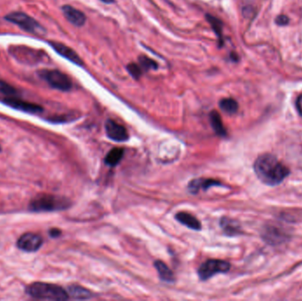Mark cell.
Returning <instances> with one entry per match:
<instances>
[{
  "instance_id": "obj_1",
  "label": "cell",
  "mask_w": 302,
  "mask_h": 301,
  "mask_svg": "<svg viewBox=\"0 0 302 301\" xmlns=\"http://www.w3.org/2000/svg\"><path fill=\"white\" fill-rule=\"evenodd\" d=\"M254 170L260 180L269 187L281 184L290 173L289 169L270 154L260 156L254 162Z\"/></svg>"
},
{
  "instance_id": "obj_2",
  "label": "cell",
  "mask_w": 302,
  "mask_h": 301,
  "mask_svg": "<svg viewBox=\"0 0 302 301\" xmlns=\"http://www.w3.org/2000/svg\"><path fill=\"white\" fill-rule=\"evenodd\" d=\"M26 292L36 300L62 301L69 299L68 293L62 287L48 283H33L27 286Z\"/></svg>"
},
{
  "instance_id": "obj_3",
  "label": "cell",
  "mask_w": 302,
  "mask_h": 301,
  "mask_svg": "<svg viewBox=\"0 0 302 301\" xmlns=\"http://www.w3.org/2000/svg\"><path fill=\"white\" fill-rule=\"evenodd\" d=\"M71 206L69 199L53 195H39L29 203V210L34 212H53L66 211Z\"/></svg>"
},
{
  "instance_id": "obj_4",
  "label": "cell",
  "mask_w": 302,
  "mask_h": 301,
  "mask_svg": "<svg viewBox=\"0 0 302 301\" xmlns=\"http://www.w3.org/2000/svg\"><path fill=\"white\" fill-rule=\"evenodd\" d=\"M6 20L17 25L19 28L26 32L36 35H43L46 30L36 19L22 12H13L5 17Z\"/></svg>"
},
{
  "instance_id": "obj_5",
  "label": "cell",
  "mask_w": 302,
  "mask_h": 301,
  "mask_svg": "<svg viewBox=\"0 0 302 301\" xmlns=\"http://www.w3.org/2000/svg\"><path fill=\"white\" fill-rule=\"evenodd\" d=\"M38 75L53 89L64 92L72 89V82L70 77L58 70L44 69L38 72Z\"/></svg>"
},
{
  "instance_id": "obj_6",
  "label": "cell",
  "mask_w": 302,
  "mask_h": 301,
  "mask_svg": "<svg viewBox=\"0 0 302 301\" xmlns=\"http://www.w3.org/2000/svg\"><path fill=\"white\" fill-rule=\"evenodd\" d=\"M231 264L226 261L211 259L207 260L198 268V276L201 281H206L215 275L224 274L230 270Z\"/></svg>"
},
{
  "instance_id": "obj_7",
  "label": "cell",
  "mask_w": 302,
  "mask_h": 301,
  "mask_svg": "<svg viewBox=\"0 0 302 301\" xmlns=\"http://www.w3.org/2000/svg\"><path fill=\"white\" fill-rule=\"evenodd\" d=\"M43 241V238L40 235L27 232L19 237L17 241V247L27 253H34L41 248Z\"/></svg>"
},
{
  "instance_id": "obj_8",
  "label": "cell",
  "mask_w": 302,
  "mask_h": 301,
  "mask_svg": "<svg viewBox=\"0 0 302 301\" xmlns=\"http://www.w3.org/2000/svg\"><path fill=\"white\" fill-rule=\"evenodd\" d=\"M4 103L5 105L16 109V110H21L27 113L31 114H36L43 111V109L42 106H38L36 104H33L30 102L21 100L18 98L17 96L15 97H5L4 99Z\"/></svg>"
},
{
  "instance_id": "obj_9",
  "label": "cell",
  "mask_w": 302,
  "mask_h": 301,
  "mask_svg": "<svg viewBox=\"0 0 302 301\" xmlns=\"http://www.w3.org/2000/svg\"><path fill=\"white\" fill-rule=\"evenodd\" d=\"M50 46L58 53V55H60L61 57L67 59L68 61L72 62V64L79 66V67H83L84 63L82 61L81 57L77 54L72 48L68 47L66 44L62 43H58L55 41H50L48 42Z\"/></svg>"
},
{
  "instance_id": "obj_10",
  "label": "cell",
  "mask_w": 302,
  "mask_h": 301,
  "mask_svg": "<svg viewBox=\"0 0 302 301\" xmlns=\"http://www.w3.org/2000/svg\"><path fill=\"white\" fill-rule=\"evenodd\" d=\"M106 131L109 139L117 142H126L129 139V134L125 126L117 123L114 120H108L106 121Z\"/></svg>"
},
{
  "instance_id": "obj_11",
  "label": "cell",
  "mask_w": 302,
  "mask_h": 301,
  "mask_svg": "<svg viewBox=\"0 0 302 301\" xmlns=\"http://www.w3.org/2000/svg\"><path fill=\"white\" fill-rule=\"evenodd\" d=\"M10 53L15 57V58H17L19 62L28 64L38 63L41 57L39 55L38 51L24 46H15L13 47V50L10 51Z\"/></svg>"
},
{
  "instance_id": "obj_12",
  "label": "cell",
  "mask_w": 302,
  "mask_h": 301,
  "mask_svg": "<svg viewBox=\"0 0 302 301\" xmlns=\"http://www.w3.org/2000/svg\"><path fill=\"white\" fill-rule=\"evenodd\" d=\"M61 10L63 15L71 24L76 27H82L85 24L87 18L82 11L68 5H63Z\"/></svg>"
},
{
  "instance_id": "obj_13",
  "label": "cell",
  "mask_w": 302,
  "mask_h": 301,
  "mask_svg": "<svg viewBox=\"0 0 302 301\" xmlns=\"http://www.w3.org/2000/svg\"><path fill=\"white\" fill-rule=\"evenodd\" d=\"M213 186H223L222 183L218 180L211 179V178H195L189 182L187 189L192 195H196L200 190L206 191L211 187Z\"/></svg>"
},
{
  "instance_id": "obj_14",
  "label": "cell",
  "mask_w": 302,
  "mask_h": 301,
  "mask_svg": "<svg viewBox=\"0 0 302 301\" xmlns=\"http://www.w3.org/2000/svg\"><path fill=\"white\" fill-rule=\"evenodd\" d=\"M175 218L178 223L187 226L189 229L194 230H200L201 229L200 221L197 219L195 216H194L187 212H178L175 215Z\"/></svg>"
},
{
  "instance_id": "obj_15",
  "label": "cell",
  "mask_w": 302,
  "mask_h": 301,
  "mask_svg": "<svg viewBox=\"0 0 302 301\" xmlns=\"http://www.w3.org/2000/svg\"><path fill=\"white\" fill-rule=\"evenodd\" d=\"M67 293L73 300H89L94 297V294L89 290L76 284L68 287Z\"/></svg>"
},
{
  "instance_id": "obj_16",
  "label": "cell",
  "mask_w": 302,
  "mask_h": 301,
  "mask_svg": "<svg viewBox=\"0 0 302 301\" xmlns=\"http://www.w3.org/2000/svg\"><path fill=\"white\" fill-rule=\"evenodd\" d=\"M210 122H211V127L218 136L226 137L227 135L226 127L223 124L220 114L216 110H212L210 113Z\"/></svg>"
},
{
  "instance_id": "obj_17",
  "label": "cell",
  "mask_w": 302,
  "mask_h": 301,
  "mask_svg": "<svg viewBox=\"0 0 302 301\" xmlns=\"http://www.w3.org/2000/svg\"><path fill=\"white\" fill-rule=\"evenodd\" d=\"M154 266L159 272V278L166 283H173L175 281V277L171 268L168 267L165 263L162 261H156L154 263Z\"/></svg>"
},
{
  "instance_id": "obj_18",
  "label": "cell",
  "mask_w": 302,
  "mask_h": 301,
  "mask_svg": "<svg viewBox=\"0 0 302 301\" xmlns=\"http://www.w3.org/2000/svg\"><path fill=\"white\" fill-rule=\"evenodd\" d=\"M220 225L224 232L228 236H236L241 233V229L238 223H236L234 220L223 217L220 221Z\"/></svg>"
},
{
  "instance_id": "obj_19",
  "label": "cell",
  "mask_w": 302,
  "mask_h": 301,
  "mask_svg": "<svg viewBox=\"0 0 302 301\" xmlns=\"http://www.w3.org/2000/svg\"><path fill=\"white\" fill-rule=\"evenodd\" d=\"M124 155V149L121 148H112L109 153L107 154L105 162L110 167H114L119 164Z\"/></svg>"
},
{
  "instance_id": "obj_20",
  "label": "cell",
  "mask_w": 302,
  "mask_h": 301,
  "mask_svg": "<svg viewBox=\"0 0 302 301\" xmlns=\"http://www.w3.org/2000/svg\"><path fill=\"white\" fill-rule=\"evenodd\" d=\"M221 110L227 114H234L239 110L238 103L232 98H224L219 102Z\"/></svg>"
},
{
  "instance_id": "obj_21",
  "label": "cell",
  "mask_w": 302,
  "mask_h": 301,
  "mask_svg": "<svg viewBox=\"0 0 302 301\" xmlns=\"http://www.w3.org/2000/svg\"><path fill=\"white\" fill-rule=\"evenodd\" d=\"M206 19L210 22L211 28L214 30L216 36L220 40V43H223V39H222L223 38V36H222L223 35V23H222V21L220 19H218L211 15H207Z\"/></svg>"
},
{
  "instance_id": "obj_22",
  "label": "cell",
  "mask_w": 302,
  "mask_h": 301,
  "mask_svg": "<svg viewBox=\"0 0 302 301\" xmlns=\"http://www.w3.org/2000/svg\"><path fill=\"white\" fill-rule=\"evenodd\" d=\"M0 93L6 97H15L18 96L19 93L15 87L10 85L9 83L0 80Z\"/></svg>"
},
{
  "instance_id": "obj_23",
  "label": "cell",
  "mask_w": 302,
  "mask_h": 301,
  "mask_svg": "<svg viewBox=\"0 0 302 301\" xmlns=\"http://www.w3.org/2000/svg\"><path fill=\"white\" fill-rule=\"evenodd\" d=\"M139 65L141 67L144 69V71H148V70H152V69H157L158 68V64L156 61H154L153 59L149 58L147 56H141L139 57Z\"/></svg>"
},
{
  "instance_id": "obj_24",
  "label": "cell",
  "mask_w": 302,
  "mask_h": 301,
  "mask_svg": "<svg viewBox=\"0 0 302 301\" xmlns=\"http://www.w3.org/2000/svg\"><path fill=\"white\" fill-rule=\"evenodd\" d=\"M127 70H128L130 74L134 77V79H139L140 77L142 76V72H143V70H142V68L141 67V66L138 65V64H135V63L129 64L127 66Z\"/></svg>"
},
{
  "instance_id": "obj_25",
  "label": "cell",
  "mask_w": 302,
  "mask_h": 301,
  "mask_svg": "<svg viewBox=\"0 0 302 301\" xmlns=\"http://www.w3.org/2000/svg\"><path fill=\"white\" fill-rule=\"evenodd\" d=\"M276 23L279 26H284L289 23V19L285 15H279L276 19Z\"/></svg>"
},
{
  "instance_id": "obj_26",
  "label": "cell",
  "mask_w": 302,
  "mask_h": 301,
  "mask_svg": "<svg viewBox=\"0 0 302 301\" xmlns=\"http://www.w3.org/2000/svg\"><path fill=\"white\" fill-rule=\"evenodd\" d=\"M296 108H297L298 112L302 117V95L298 97L296 101Z\"/></svg>"
},
{
  "instance_id": "obj_27",
  "label": "cell",
  "mask_w": 302,
  "mask_h": 301,
  "mask_svg": "<svg viewBox=\"0 0 302 301\" xmlns=\"http://www.w3.org/2000/svg\"><path fill=\"white\" fill-rule=\"evenodd\" d=\"M50 235L53 238H57V237L61 235V230L58 229H52L50 230Z\"/></svg>"
},
{
  "instance_id": "obj_28",
  "label": "cell",
  "mask_w": 302,
  "mask_h": 301,
  "mask_svg": "<svg viewBox=\"0 0 302 301\" xmlns=\"http://www.w3.org/2000/svg\"><path fill=\"white\" fill-rule=\"evenodd\" d=\"M101 1L106 3V4H112V3H114V0H101Z\"/></svg>"
},
{
  "instance_id": "obj_29",
  "label": "cell",
  "mask_w": 302,
  "mask_h": 301,
  "mask_svg": "<svg viewBox=\"0 0 302 301\" xmlns=\"http://www.w3.org/2000/svg\"><path fill=\"white\" fill-rule=\"evenodd\" d=\"M0 150H1V147H0Z\"/></svg>"
}]
</instances>
